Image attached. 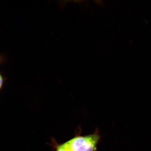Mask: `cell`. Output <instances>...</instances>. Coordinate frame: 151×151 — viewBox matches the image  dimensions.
I'll use <instances>...</instances> for the list:
<instances>
[{
	"instance_id": "3957f363",
	"label": "cell",
	"mask_w": 151,
	"mask_h": 151,
	"mask_svg": "<svg viewBox=\"0 0 151 151\" xmlns=\"http://www.w3.org/2000/svg\"><path fill=\"white\" fill-rule=\"evenodd\" d=\"M3 83V77H2L1 75H0V89L2 86Z\"/></svg>"
},
{
	"instance_id": "6da1fadb",
	"label": "cell",
	"mask_w": 151,
	"mask_h": 151,
	"mask_svg": "<svg viewBox=\"0 0 151 151\" xmlns=\"http://www.w3.org/2000/svg\"><path fill=\"white\" fill-rule=\"evenodd\" d=\"M100 139L97 132L86 136L73 138L65 143L72 151H95Z\"/></svg>"
},
{
	"instance_id": "7a4b0ae2",
	"label": "cell",
	"mask_w": 151,
	"mask_h": 151,
	"mask_svg": "<svg viewBox=\"0 0 151 151\" xmlns=\"http://www.w3.org/2000/svg\"><path fill=\"white\" fill-rule=\"evenodd\" d=\"M69 149L65 144V143H63L60 146H58L56 151H70Z\"/></svg>"
},
{
	"instance_id": "277c9868",
	"label": "cell",
	"mask_w": 151,
	"mask_h": 151,
	"mask_svg": "<svg viewBox=\"0 0 151 151\" xmlns=\"http://www.w3.org/2000/svg\"><path fill=\"white\" fill-rule=\"evenodd\" d=\"M70 151H71V150H70Z\"/></svg>"
}]
</instances>
